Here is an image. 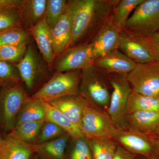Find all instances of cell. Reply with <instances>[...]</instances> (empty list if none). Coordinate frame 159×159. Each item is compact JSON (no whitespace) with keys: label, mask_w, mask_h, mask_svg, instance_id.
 <instances>
[{"label":"cell","mask_w":159,"mask_h":159,"mask_svg":"<svg viewBox=\"0 0 159 159\" xmlns=\"http://www.w3.org/2000/svg\"><path fill=\"white\" fill-rule=\"evenodd\" d=\"M119 0H71L68 5L72 17L70 46L94 34L110 18Z\"/></svg>","instance_id":"cell-1"},{"label":"cell","mask_w":159,"mask_h":159,"mask_svg":"<svg viewBox=\"0 0 159 159\" xmlns=\"http://www.w3.org/2000/svg\"><path fill=\"white\" fill-rule=\"evenodd\" d=\"M108 78L94 65L81 72L80 94L91 105L107 111L111 99Z\"/></svg>","instance_id":"cell-2"},{"label":"cell","mask_w":159,"mask_h":159,"mask_svg":"<svg viewBox=\"0 0 159 159\" xmlns=\"http://www.w3.org/2000/svg\"><path fill=\"white\" fill-rule=\"evenodd\" d=\"M81 72L80 70L57 72L31 98L49 102L61 97L80 95Z\"/></svg>","instance_id":"cell-3"},{"label":"cell","mask_w":159,"mask_h":159,"mask_svg":"<svg viewBox=\"0 0 159 159\" xmlns=\"http://www.w3.org/2000/svg\"><path fill=\"white\" fill-rule=\"evenodd\" d=\"M122 31L137 36L159 31V0H144L131 15Z\"/></svg>","instance_id":"cell-4"},{"label":"cell","mask_w":159,"mask_h":159,"mask_svg":"<svg viewBox=\"0 0 159 159\" xmlns=\"http://www.w3.org/2000/svg\"><path fill=\"white\" fill-rule=\"evenodd\" d=\"M127 74H108L112 91L106 111L119 129L127 128L126 123L127 103L132 92L127 79Z\"/></svg>","instance_id":"cell-5"},{"label":"cell","mask_w":159,"mask_h":159,"mask_svg":"<svg viewBox=\"0 0 159 159\" xmlns=\"http://www.w3.org/2000/svg\"><path fill=\"white\" fill-rule=\"evenodd\" d=\"M80 129L88 139L108 138L113 140L120 130L106 111L90 104L84 111Z\"/></svg>","instance_id":"cell-6"},{"label":"cell","mask_w":159,"mask_h":159,"mask_svg":"<svg viewBox=\"0 0 159 159\" xmlns=\"http://www.w3.org/2000/svg\"><path fill=\"white\" fill-rule=\"evenodd\" d=\"M127 79L132 92L159 98V63H137Z\"/></svg>","instance_id":"cell-7"},{"label":"cell","mask_w":159,"mask_h":159,"mask_svg":"<svg viewBox=\"0 0 159 159\" xmlns=\"http://www.w3.org/2000/svg\"><path fill=\"white\" fill-rule=\"evenodd\" d=\"M30 98L17 84L5 87L0 93V112L4 128L13 129L21 109Z\"/></svg>","instance_id":"cell-8"},{"label":"cell","mask_w":159,"mask_h":159,"mask_svg":"<svg viewBox=\"0 0 159 159\" xmlns=\"http://www.w3.org/2000/svg\"><path fill=\"white\" fill-rule=\"evenodd\" d=\"M121 31L112 22L111 17L91 38L94 61L106 56L118 48Z\"/></svg>","instance_id":"cell-9"},{"label":"cell","mask_w":159,"mask_h":159,"mask_svg":"<svg viewBox=\"0 0 159 159\" xmlns=\"http://www.w3.org/2000/svg\"><path fill=\"white\" fill-rule=\"evenodd\" d=\"M92 48L89 43H84L66 50L56 66L57 72L84 70L93 65Z\"/></svg>","instance_id":"cell-10"},{"label":"cell","mask_w":159,"mask_h":159,"mask_svg":"<svg viewBox=\"0 0 159 159\" xmlns=\"http://www.w3.org/2000/svg\"><path fill=\"white\" fill-rule=\"evenodd\" d=\"M114 140L133 154L143 156L146 158L155 154L149 137L129 129H120Z\"/></svg>","instance_id":"cell-11"},{"label":"cell","mask_w":159,"mask_h":159,"mask_svg":"<svg viewBox=\"0 0 159 159\" xmlns=\"http://www.w3.org/2000/svg\"><path fill=\"white\" fill-rule=\"evenodd\" d=\"M137 63L119 49L114 50L106 56L94 61V66L105 74H128Z\"/></svg>","instance_id":"cell-12"},{"label":"cell","mask_w":159,"mask_h":159,"mask_svg":"<svg viewBox=\"0 0 159 159\" xmlns=\"http://www.w3.org/2000/svg\"><path fill=\"white\" fill-rule=\"evenodd\" d=\"M48 103L62 113L80 129L84 111L90 104L80 95L61 97Z\"/></svg>","instance_id":"cell-13"},{"label":"cell","mask_w":159,"mask_h":159,"mask_svg":"<svg viewBox=\"0 0 159 159\" xmlns=\"http://www.w3.org/2000/svg\"><path fill=\"white\" fill-rule=\"evenodd\" d=\"M118 49L136 63L155 61L138 37L124 31H121Z\"/></svg>","instance_id":"cell-14"},{"label":"cell","mask_w":159,"mask_h":159,"mask_svg":"<svg viewBox=\"0 0 159 159\" xmlns=\"http://www.w3.org/2000/svg\"><path fill=\"white\" fill-rule=\"evenodd\" d=\"M72 26V15L68 5L65 13L51 29V34L54 43V57L66 51L70 46Z\"/></svg>","instance_id":"cell-15"},{"label":"cell","mask_w":159,"mask_h":159,"mask_svg":"<svg viewBox=\"0 0 159 159\" xmlns=\"http://www.w3.org/2000/svg\"><path fill=\"white\" fill-rule=\"evenodd\" d=\"M32 35L46 62L49 67L53 65L54 58V43L51 29L45 17L31 29Z\"/></svg>","instance_id":"cell-16"},{"label":"cell","mask_w":159,"mask_h":159,"mask_svg":"<svg viewBox=\"0 0 159 159\" xmlns=\"http://www.w3.org/2000/svg\"><path fill=\"white\" fill-rule=\"evenodd\" d=\"M126 123L127 128L148 136L159 126V112H134L127 115Z\"/></svg>","instance_id":"cell-17"},{"label":"cell","mask_w":159,"mask_h":159,"mask_svg":"<svg viewBox=\"0 0 159 159\" xmlns=\"http://www.w3.org/2000/svg\"><path fill=\"white\" fill-rule=\"evenodd\" d=\"M33 152L31 144L21 141L12 133L0 143V159H29Z\"/></svg>","instance_id":"cell-18"},{"label":"cell","mask_w":159,"mask_h":159,"mask_svg":"<svg viewBox=\"0 0 159 159\" xmlns=\"http://www.w3.org/2000/svg\"><path fill=\"white\" fill-rule=\"evenodd\" d=\"M20 77L28 89L32 88L40 70L39 61L32 46L27 49L25 54L16 66Z\"/></svg>","instance_id":"cell-19"},{"label":"cell","mask_w":159,"mask_h":159,"mask_svg":"<svg viewBox=\"0 0 159 159\" xmlns=\"http://www.w3.org/2000/svg\"><path fill=\"white\" fill-rule=\"evenodd\" d=\"M47 0H25L19 8L21 20L31 29L43 19Z\"/></svg>","instance_id":"cell-20"},{"label":"cell","mask_w":159,"mask_h":159,"mask_svg":"<svg viewBox=\"0 0 159 159\" xmlns=\"http://www.w3.org/2000/svg\"><path fill=\"white\" fill-rule=\"evenodd\" d=\"M70 137L67 134L48 142L31 145L33 152L50 159H64Z\"/></svg>","instance_id":"cell-21"},{"label":"cell","mask_w":159,"mask_h":159,"mask_svg":"<svg viewBox=\"0 0 159 159\" xmlns=\"http://www.w3.org/2000/svg\"><path fill=\"white\" fill-rule=\"evenodd\" d=\"M47 102L39 99L30 98L21 109L15 125L24 122L45 120Z\"/></svg>","instance_id":"cell-22"},{"label":"cell","mask_w":159,"mask_h":159,"mask_svg":"<svg viewBox=\"0 0 159 159\" xmlns=\"http://www.w3.org/2000/svg\"><path fill=\"white\" fill-rule=\"evenodd\" d=\"M45 121L53 122L62 129L71 139L84 136L80 129L68 119L62 113L47 102Z\"/></svg>","instance_id":"cell-23"},{"label":"cell","mask_w":159,"mask_h":159,"mask_svg":"<svg viewBox=\"0 0 159 159\" xmlns=\"http://www.w3.org/2000/svg\"><path fill=\"white\" fill-rule=\"evenodd\" d=\"M138 111L159 112V98L145 96L132 91L127 103V115Z\"/></svg>","instance_id":"cell-24"},{"label":"cell","mask_w":159,"mask_h":159,"mask_svg":"<svg viewBox=\"0 0 159 159\" xmlns=\"http://www.w3.org/2000/svg\"><path fill=\"white\" fill-rule=\"evenodd\" d=\"M144 0H119V3L114 9L111 20L113 24L118 29L122 31L130 17L137 6Z\"/></svg>","instance_id":"cell-25"},{"label":"cell","mask_w":159,"mask_h":159,"mask_svg":"<svg viewBox=\"0 0 159 159\" xmlns=\"http://www.w3.org/2000/svg\"><path fill=\"white\" fill-rule=\"evenodd\" d=\"M93 159H113L118 144L108 138L88 139Z\"/></svg>","instance_id":"cell-26"},{"label":"cell","mask_w":159,"mask_h":159,"mask_svg":"<svg viewBox=\"0 0 159 159\" xmlns=\"http://www.w3.org/2000/svg\"><path fill=\"white\" fill-rule=\"evenodd\" d=\"M45 120L24 122L15 125L12 133L20 140L29 143L39 135Z\"/></svg>","instance_id":"cell-27"},{"label":"cell","mask_w":159,"mask_h":159,"mask_svg":"<svg viewBox=\"0 0 159 159\" xmlns=\"http://www.w3.org/2000/svg\"><path fill=\"white\" fill-rule=\"evenodd\" d=\"M68 2L66 0H47L44 17L51 29L65 13Z\"/></svg>","instance_id":"cell-28"},{"label":"cell","mask_w":159,"mask_h":159,"mask_svg":"<svg viewBox=\"0 0 159 159\" xmlns=\"http://www.w3.org/2000/svg\"><path fill=\"white\" fill-rule=\"evenodd\" d=\"M29 39L27 31L19 27L13 28L0 34V47L4 45H26Z\"/></svg>","instance_id":"cell-29"},{"label":"cell","mask_w":159,"mask_h":159,"mask_svg":"<svg viewBox=\"0 0 159 159\" xmlns=\"http://www.w3.org/2000/svg\"><path fill=\"white\" fill-rule=\"evenodd\" d=\"M72 140L70 159H93L87 138L84 136Z\"/></svg>","instance_id":"cell-30"},{"label":"cell","mask_w":159,"mask_h":159,"mask_svg":"<svg viewBox=\"0 0 159 159\" xmlns=\"http://www.w3.org/2000/svg\"><path fill=\"white\" fill-rule=\"evenodd\" d=\"M20 77L16 68L9 62L0 61V86L5 88L17 84Z\"/></svg>","instance_id":"cell-31"},{"label":"cell","mask_w":159,"mask_h":159,"mask_svg":"<svg viewBox=\"0 0 159 159\" xmlns=\"http://www.w3.org/2000/svg\"><path fill=\"white\" fill-rule=\"evenodd\" d=\"M20 21L19 9L0 11V34L9 29L19 27Z\"/></svg>","instance_id":"cell-32"},{"label":"cell","mask_w":159,"mask_h":159,"mask_svg":"<svg viewBox=\"0 0 159 159\" xmlns=\"http://www.w3.org/2000/svg\"><path fill=\"white\" fill-rule=\"evenodd\" d=\"M26 45H4L0 47V61L6 62L19 61L27 50Z\"/></svg>","instance_id":"cell-33"},{"label":"cell","mask_w":159,"mask_h":159,"mask_svg":"<svg viewBox=\"0 0 159 159\" xmlns=\"http://www.w3.org/2000/svg\"><path fill=\"white\" fill-rule=\"evenodd\" d=\"M67 133L55 123L45 121L38 138L37 144L51 141Z\"/></svg>","instance_id":"cell-34"},{"label":"cell","mask_w":159,"mask_h":159,"mask_svg":"<svg viewBox=\"0 0 159 159\" xmlns=\"http://www.w3.org/2000/svg\"><path fill=\"white\" fill-rule=\"evenodd\" d=\"M137 37L148 50L154 61L159 63V31L149 35Z\"/></svg>","instance_id":"cell-35"},{"label":"cell","mask_w":159,"mask_h":159,"mask_svg":"<svg viewBox=\"0 0 159 159\" xmlns=\"http://www.w3.org/2000/svg\"><path fill=\"white\" fill-rule=\"evenodd\" d=\"M22 1L0 0V11L13 9H19Z\"/></svg>","instance_id":"cell-36"},{"label":"cell","mask_w":159,"mask_h":159,"mask_svg":"<svg viewBox=\"0 0 159 159\" xmlns=\"http://www.w3.org/2000/svg\"><path fill=\"white\" fill-rule=\"evenodd\" d=\"M113 159H135V157L132 153L118 145Z\"/></svg>","instance_id":"cell-37"},{"label":"cell","mask_w":159,"mask_h":159,"mask_svg":"<svg viewBox=\"0 0 159 159\" xmlns=\"http://www.w3.org/2000/svg\"><path fill=\"white\" fill-rule=\"evenodd\" d=\"M151 142L152 143L155 151V154L159 157V139L149 137Z\"/></svg>","instance_id":"cell-38"},{"label":"cell","mask_w":159,"mask_h":159,"mask_svg":"<svg viewBox=\"0 0 159 159\" xmlns=\"http://www.w3.org/2000/svg\"><path fill=\"white\" fill-rule=\"evenodd\" d=\"M148 137H151V138H158L159 139V125L157 129L150 135L148 136Z\"/></svg>","instance_id":"cell-39"},{"label":"cell","mask_w":159,"mask_h":159,"mask_svg":"<svg viewBox=\"0 0 159 159\" xmlns=\"http://www.w3.org/2000/svg\"><path fill=\"white\" fill-rule=\"evenodd\" d=\"M146 159H159V157L157 156L156 155L154 154Z\"/></svg>","instance_id":"cell-40"},{"label":"cell","mask_w":159,"mask_h":159,"mask_svg":"<svg viewBox=\"0 0 159 159\" xmlns=\"http://www.w3.org/2000/svg\"><path fill=\"white\" fill-rule=\"evenodd\" d=\"M3 139H2V138H1V135H0V143H1V142H2V141Z\"/></svg>","instance_id":"cell-41"}]
</instances>
